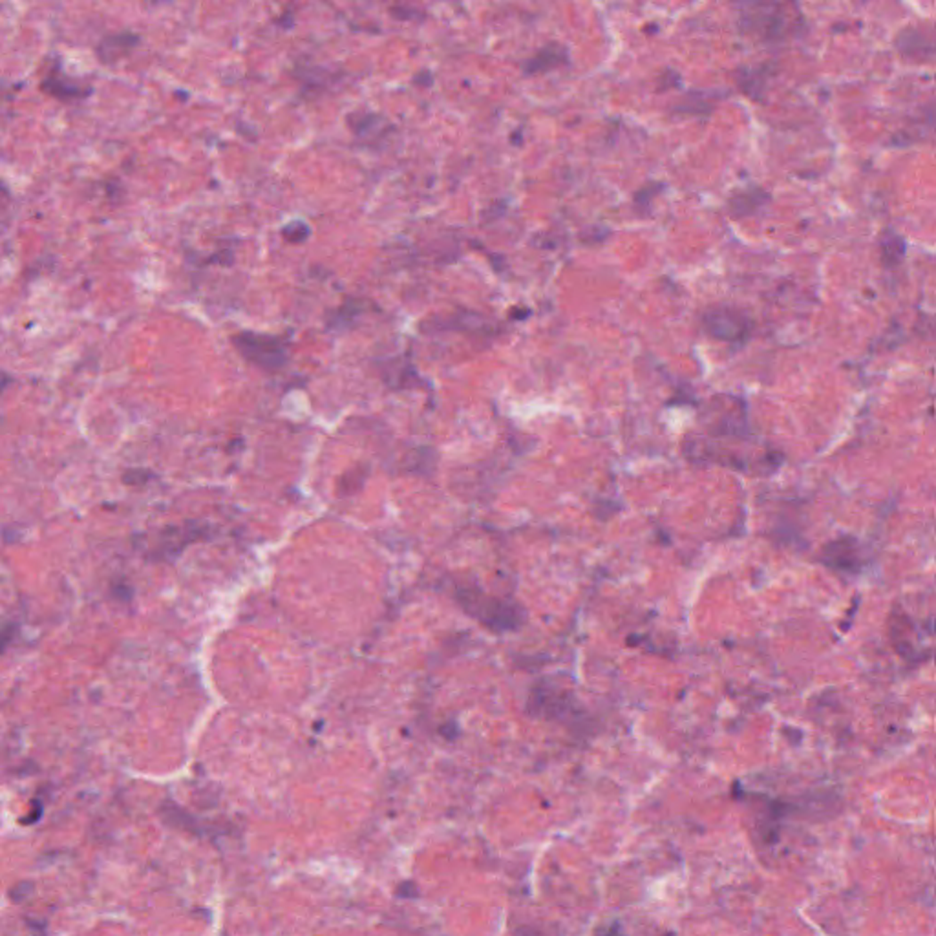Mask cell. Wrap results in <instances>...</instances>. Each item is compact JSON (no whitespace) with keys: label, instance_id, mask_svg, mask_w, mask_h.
<instances>
[{"label":"cell","instance_id":"obj_9","mask_svg":"<svg viewBox=\"0 0 936 936\" xmlns=\"http://www.w3.org/2000/svg\"><path fill=\"white\" fill-rule=\"evenodd\" d=\"M130 472H132V474H134L135 477H123V481H125L126 484H137V483H145V481H149V477H151L147 470H130Z\"/></svg>","mask_w":936,"mask_h":936},{"label":"cell","instance_id":"obj_2","mask_svg":"<svg viewBox=\"0 0 936 936\" xmlns=\"http://www.w3.org/2000/svg\"><path fill=\"white\" fill-rule=\"evenodd\" d=\"M460 602L472 616H477L483 623L492 628H516L519 622L517 609H512L496 598L483 597L479 593H461Z\"/></svg>","mask_w":936,"mask_h":936},{"label":"cell","instance_id":"obj_4","mask_svg":"<svg viewBox=\"0 0 936 936\" xmlns=\"http://www.w3.org/2000/svg\"><path fill=\"white\" fill-rule=\"evenodd\" d=\"M710 331L722 340H741L748 333V322L736 311L719 309L706 317Z\"/></svg>","mask_w":936,"mask_h":936},{"label":"cell","instance_id":"obj_7","mask_svg":"<svg viewBox=\"0 0 936 936\" xmlns=\"http://www.w3.org/2000/svg\"><path fill=\"white\" fill-rule=\"evenodd\" d=\"M309 225L305 222H291L282 229V236L289 241V244H302V241L309 236Z\"/></svg>","mask_w":936,"mask_h":936},{"label":"cell","instance_id":"obj_1","mask_svg":"<svg viewBox=\"0 0 936 936\" xmlns=\"http://www.w3.org/2000/svg\"><path fill=\"white\" fill-rule=\"evenodd\" d=\"M231 340L241 357L264 371H279L289 361L288 346L281 337L256 331H240Z\"/></svg>","mask_w":936,"mask_h":936},{"label":"cell","instance_id":"obj_8","mask_svg":"<svg viewBox=\"0 0 936 936\" xmlns=\"http://www.w3.org/2000/svg\"><path fill=\"white\" fill-rule=\"evenodd\" d=\"M899 244H904V241H901V240H899L898 236H894V234H891L889 240H883V244H882V248H883V256L889 258V260H892V262L901 260V256H904V253L894 251V248L899 246Z\"/></svg>","mask_w":936,"mask_h":936},{"label":"cell","instance_id":"obj_5","mask_svg":"<svg viewBox=\"0 0 936 936\" xmlns=\"http://www.w3.org/2000/svg\"><path fill=\"white\" fill-rule=\"evenodd\" d=\"M137 41H140V39H137L135 36H132V33H118V36H110L105 41H101V45L97 48L99 57H101L102 62H112L119 55H123L125 52L132 50Z\"/></svg>","mask_w":936,"mask_h":936},{"label":"cell","instance_id":"obj_6","mask_svg":"<svg viewBox=\"0 0 936 936\" xmlns=\"http://www.w3.org/2000/svg\"><path fill=\"white\" fill-rule=\"evenodd\" d=\"M43 90L48 92L50 95L57 97V99H77V97H83L86 95V92H81L79 86H76L74 83H62L61 79L57 77H50L43 83Z\"/></svg>","mask_w":936,"mask_h":936},{"label":"cell","instance_id":"obj_3","mask_svg":"<svg viewBox=\"0 0 936 936\" xmlns=\"http://www.w3.org/2000/svg\"><path fill=\"white\" fill-rule=\"evenodd\" d=\"M821 560L825 566L836 569V571H847L856 573L861 569L863 558H861V547L854 538H840L825 545L821 552Z\"/></svg>","mask_w":936,"mask_h":936},{"label":"cell","instance_id":"obj_10","mask_svg":"<svg viewBox=\"0 0 936 936\" xmlns=\"http://www.w3.org/2000/svg\"><path fill=\"white\" fill-rule=\"evenodd\" d=\"M22 889H26V891H31L33 887H31V883H20V885L17 887V892H15V891H12V898H13V899H17V901H20V899H22V898H24V896L28 894V892H22Z\"/></svg>","mask_w":936,"mask_h":936}]
</instances>
